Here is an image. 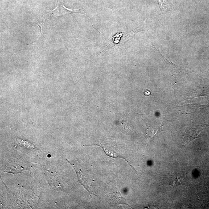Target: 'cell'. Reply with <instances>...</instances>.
Masks as SVG:
<instances>
[{
    "label": "cell",
    "mask_w": 209,
    "mask_h": 209,
    "mask_svg": "<svg viewBox=\"0 0 209 209\" xmlns=\"http://www.w3.org/2000/svg\"><path fill=\"white\" fill-rule=\"evenodd\" d=\"M186 176L183 173H174L168 175L162 180V185H169L173 188H176L181 185H186Z\"/></svg>",
    "instance_id": "cell-1"
},
{
    "label": "cell",
    "mask_w": 209,
    "mask_h": 209,
    "mask_svg": "<svg viewBox=\"0 0 209 209\" xmlns=\"http://www.w3.org/2000/svg\"><path fill=\"white\" fill-rule=\"evenodd\" d=\"M67 161L74 168L75 171L77 173L78 179L79 182L90 193L93 194V195L96 196L95 194H94L92 191L90 190L91 189L90 188L91 187V185H90L89 183L87 181V180H88V178L87 177L88 176H87V173L81 170L80 168H78L77 166H75L73 164L71 163L68 160Z\"/></svg>",
    "instance_id": "cell-2"
},
{
    "label": "cell",
    "mask_w": 209,
    "mask_h": 209,
    "mask_svg": "<svg viewBox=\"0 0 209 209\" xmlns=\"http://www.w3.org/2000/svg\"><path fill=\"white\" fill-rule=\"evenodd\" d=\"M109 193H110V199L115 204H124L130 207L129 205L127 204L126 199L122 196L120 191L114 185V186L111 187Z\"/></svg>",
    "instance_id": "cell-3"
},
{
    "label": "cell",
    "mask_w": 209,
    "mask_h": 209,
    "mask_svg": "<svg viewBox=\"0 0 209 209\" xmlns=\"http://www.w3.org/2000/svg\"><path fill=\"white\" fill-rule=\"evenodd\" d=\"M201 133V129H194L189 131L185 136H184V143L186 145L194 139L199 137Z\"/></svg>",
    "instance_id": "cell-4"
},
{
    "label": "cell",
    "mask_w": 209,
    "mask_h": 209,
    "mask_svg": "<svg viewBox=\"0 0 209 209\" xmlns=\"http://www.w3.org/2000/svg\"><path fill=\"white\" fill-rule=\"evenodd\" d=\"M99 146V147H102V149L104 151L105 153H106V155L108 156L115 158H123V159H124L125 160H126L127 162H128V163H129L130 165L132 167V165H131V164L130 163H129L128 162V160H127L125 159V158L123 157L122 156H120V155H119V154H117V153H116L115 152H114V151H112L111 150L107 149H106V147H102V146Z\"/></svg>",
    "instance_id": "cell-5"
},
{
    "label": "cell",
    "mask_w": 209,
    "mask_h": 209,
    "mask_svg": "<svg viewBox=\"0 0 209 209\" xmlns=\"http://www.w3.org/2000/svg\"><path fill=\"white\" fill-rule=\"evenodd\" d=\"M160 8L163 14H165L169 10L170 5L168 3L167 0H157Z\"/></svg>",
    "instance_id": "cell-6"
},
{
    "label": "cell",
    "mask_w": 209,
    "mask_h": 209,
    "mask_svg": "<svg viewBox=\"0 0 209 209\" xmlns=\"http://www.w3.org/2000/svg\"><path fill=\"white\" fill-rule=\"evenodd\" d=\"M161 130V127L159 128H155V129H148V132L147 133V139L150 140L152 139L153 138H154V136L157 134V133L162 131Z\"/></svg>",
    "instance_id": "cell-7"
},
{
    "label": "cell",
    "mask_w": 209,
    "mask_h": 209,
    "mask_svg": "<svg viewBox=\"0 0 209 209\" xmlns=\"http://www.w3.org/2000/svg\"><path fill=\"white\" fill-rule=\"evenodd\" d=\"M59 2H58V4H57L56 8L54 9V10L50 11L44 9V10L46 11V12H47L48 15L49 17L48 19L51 18V17L59 16L58 14L59 12Z\"/></svg>",
    "instance_id": "cell-8"
},
{
    "label": "cell",
    "mask_w": 209,
    "mask_h": 209,
    "mask_svg": "<svg viewBox=\"0 0 209 209\" xmlns=\"http://www.w3.org/2000/svg\"><path fill=\"white\" fill-rule=\"evenodd\" d=\"M63 7L65 8V9H66V10H67L68 11H69L70 12V13H69V14H70L71 13H81V11H80V10H81V9H76V10H71V9H68V8H67L66 7H65L64 5H63Z\"/></svg>",
    "instance_id": "cell-9"
},
{
    "label": "cell",
    "mask_w": 209,
    "mask_h": 209,
    "mask_svg": "<svg viewBox=\"0 0 209 209\" xmlns=\"http://www.w3.org/2000/svg\"><path fill=\"white\" fill-rule=\"evenodd\" d=\"M44 24V22H42V24H41V25H40V24H36V25L39 26V27H40V34H39V36H38V38H39L40 36V34L42 33V27H43V24Z\"/></svg>",
    "instance_id": "cell-10"
},
{
    "label": "cell",
    "mask_w": 209,
    "mask_h": 209,
    "mask_svg": "<svg viewBox=\"0 0 209 209\" xmlns=\"http://www.w3.org/2000/svg\"><path fill=\"white\" fill-rule=\"evenodd\" d=\"M143 94L145 96H150L151 95V91L149 90H146L143 93Z\"/></svg>",
    "instance_id": "cell-11"
}]
</instances>
